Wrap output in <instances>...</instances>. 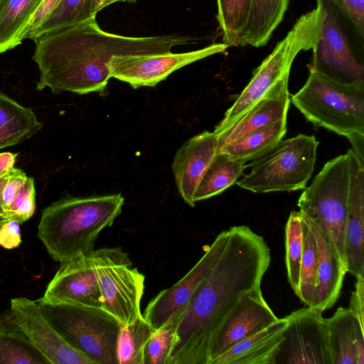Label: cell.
<instances>
[{
	"label": "cell",
	"mask_w": 364,
	"mask_h": 364,
	"mask_svg": "<svg viewBox=\"0 0 364 364\" xmlns=\"http://www.w3.org/2000/svg\"><path fill=\"white\" fill-rule=\"evenodd\" d=\"M225 249L180 316L167 364H207L218 328L238 301L261 286L270 249L247 225L233 226Z\"/></svg>",
	"instance_id": "6da1fadb"
},
{
	"label": "cell",
	"mask_w": 364,
	"mask_h": 364,
	"mask_svg": "<svg viewBox=\"0 0 364 364\" xmlns=\"http://www.w3.org/2000/svg\"><path fill=\"white\" fill-rule=\"evenodd\" d=\"M193 40L179 34L133 37L111 33L99 26L94 16L33 38V60L40 71L36 89L49 87L55 94L105 93L113 56L170 52Z\"/></svg>",
	"instance_id": "7a4b0ae2"
},
{
	"label": "cell",
	"mask_w": 364,
	"mask_h": 364,
	"mask_svg": "<svg viewBox=\"0 0 364 364\" xmlns=\"http://www.w3.org/2000/svg\"><path fill=\"white\" fill-rule=\"evenodd\" d=\"M124 203L120 193L60 198L43 209L38 237L60 263L92 252L99 234L112 225Z\"/></svg>",
	"instance_id": "3957f363"
},
{
	"label": "cell",
	"mask_w": 364,
	"mask_h": 364,
	"mask_svg": "<svg viewBox=\"0 0 364 364\" xmlns=\"http://www.w3.org/2000/svg\"><path fill=\"white\" fill-rule=\"evenodd\" d=\"M304 85L290 99L315 127L346 136L364 158V82L343 84L309 71Z\"/></svg>",
	"instance_id": "277c9868"
},
{
	"label": "cell",
	"mask_w": 364,
	"mask_h": 364,
	"mask_svg": "<svg viewBox=\"0 0 364 364\" xmlns=\"http://www.w3.org/2000/svg\"><path fill=\"white\" fill-rule=\"evenodd\" d=\"M37 301L49 323L73 348L95 364H118L117 340L122 325L102 306L43 297Z\"/></svg>",
	"instance_id": "5b68a950"
},
{
	"label": "cell",
	"mask_w": 364,
	"mask_h": 364,
	"mask_svg": "<svg viewBox=\"0 0 364 364\" xmlns=\"http://www.w3.org/2000/svg\"><path fill=\"white\" fill-rule=\"evenodd\" d=\"M318 31L309 71L343 84L364 82V38L336 0H317Z\"/></svg>",
	"instance_id": "8992f818"
},
{
	"label": "cell",
	"mask_w": 364,
	"mask_h": 364,
	"mask_svg": "<svg viewBox=\"0 0 364 364\" xmlns=\"http://www.w3.org/2000/svg\"><path fill=\"white\" fill-rule=\"evenodd\" d=\"M318 21L316 7L297 19L287 36L277 43L273 51L254 70L247 85L215 127V134L235 122L281 80L289 76L292 63L297 54L314 47L318 37Z\"/></svg>",
	"instance_id": "52a82bcc"
},
{
	"label": "cell",
	"mask_w": 364,
	"mask_h": 364,
	"mask_svg": "<svg viewBox=\"0 0 364 364\" xmlns=\"http://www.w3.org/2000/svg\"><path fill=\"white\" fill-rule=\"evenodd\" d=\"M349 188L347 154L327 161L300 195L299 212L332 244L345 269V226Z\"/></svg>",
	"instance_id": "ba28073f"
},
{
	"label": "cell",
	"mask_w": 364,
	"mask_h": 364,
	"mask_svg": "<svg viewBox=\"0 0 364 364\" xmlns=\"http://www.w3.org/2000/svg\"><path fill=\"white\" fill-rule=\"evenodd\" d=\"M319 142L313 135L281 140L247 166L250 172L235 183L257 193L304 190L311 177Z\"/></svg>",
	"instance_id": "9c48e42d"
},
{
	"label": "cell",
	"mask_w": 364,
	"mask_h": 364,
	"mask_svg": "<svg viewBox=\"0 0 364 364\" xmlns=\"http://www.w3.org/2000/svg\"><path fill=\"white\" fill-rule=\"evenodd\" d=\"M92 259L102 307L122 326L131 323L141 315L144 276L120 247L94 250Z\"/></svg>",
	"instance_id": "30bf717a"
},
{
	"label": "cell",
	"mask_w": 364,
	"mask_h": 364,
	"mask_svg": "<svg viewBox=\"0 0 364 364\" xmlns=\"http://www.w3.org/2000/svg\"><path fill=\"white\" fill-rule=\"evenodd\" d=\"M284 318L287 323L276 364H333L321 311L307 306Z\"/></svg>",
	"instance_id": "8fae6325"
},
{
	"label": "cell",
	"mask_w": 364,
	"mask_h": 364,
	"mask_svg": "<svg viewBox=\"0 0 364 364\" xmlns=\"http://www.w3.org/2000/svg\"><path fill=\"white\" fill-rule=\"evenodd\" d=\"M229 46L214 43L199 50L175 53L113 56L108 64L110 77L129 83L133 88L154 87L170 74L187 65L224 52Z\"/></svg>",
	"instance_id": "7c38bea8"
},
{
	"label": "cell",
	"mask_w": 364,
	"mask_h": 364,
	"mask_svg": "<svg viewBox=\"0 0 364 364\" xmlns=\"http://www.w3.org/2000/svg\"><path fill=\"white\" fill-rule=\"evenodd\" d=\"M229 235L228 230L220 232L202 257L178 282L161 290L148 304L144 318L158 329L182 312L202 282L222 255Z\"/></svg>",
	"instance_id": "4fadbf2b"
},
{
	"label": "cell",
	"mask_w": 364,
	"mask_h": 364,
	"mask_svg": "<svg viewBox=\"0 0 364 364\" xmlns=\"http://www.w3.org/2000/svg\"><path fill=\"white\" fill-rule=\"evenodd\" d=\"M278 318L264 299L261 287L254 288L238 301L218 328L209 347L207 364Z\"/></svg>",
	"instance_id": "5bb4252c"
},
{
	"label": "cell",
	"mask_w": 364,
	"mask_h": 364,
	"mask_svg": "<svg viewBox=\"0 0 364 364\" xmlns=\"http://www.w3.org/2000/svg\"><path fill=\"white\" fill-rule=\"evenodd\" d=\"M10 310L17 324L50 364H95L60 336L37 301L26 297L14 298Z\"/></svg>",
	"instance_id": "9a60e30c"
},
{
	"label": "cell",
	"mask_w": 364,
	"mask_h": 364,
	"mask_svg": "<svg viewBox=\"0 0 364 364\" xmlns=\"http://www.w3.org/2000/svg\"><path fill=\"white\" fill-rule=\"evenodd\" d=\"M349 188L345 226L346 273L364 276V161L347 151Z\"/></svg>",
	"instance_id": "2e32d148"
},
{
	"label": "cell",
	"mask_w": 364,
	"mask_h": 364,
	"mask_svg": "<svg viewBox=\"0 0 364 364\" xmlns=\"http://www.w3.org/2000/svg\"><path fill=\"white\" fill-rule=\"evenodd\" d=\"M43 297L102 306L92 252L60 263Z\"/></svg>",
	"instance_id": "e0dca14e"
},
{
	"label": "cell",
	"mask_w": 364,
	"mask_h": 364,
	"mask_svg": "<svg viewBox=\"0 0 364 364\" xmlns=\"http://www.w3.org/2000/svg\"><path fill=\"white\" fill-rule=\"evenodd\" d=\"M217 152L216 135L205 131L186 141L177 151L172 164L176 184L183 200L194 207L198 184Z\"/></svg>",
	"instance_id": "ac0fdd59"
},
{
	"label": "cell",
	"mask_w": 364,
	"mask_h": 364,
	"mask_svg": "<svg viewBox=\"0 0 364 364\" xmlns=\"http://www.w3.org/2000/svg\"><path fill=\"white\" fill-rule=\"evenodd\" d=\"M289 76L284 77L254 107L216 135L217 151L244 135L287 119L290 105Z\"/></svg>",
	"instance_id": "d6986e66"
},
{
	"label": "cell",
	"mask_w": 364,
	"mask_h": 364,
	"mask_svg": "<svg viewBox=\"0 0 364 364\" xmlns=\"http://www.w3.org/2000/svg\"><path fill=\"white\" fill-rule=\"evenodd\" d=\"M302 216L315 236L318 255L317 285L310 307L323 312L336 303L346 271L326 236L311 220Z\"/></svg>",
	"instance_id": "ffe728a7"
},
{
	"label": "cell",
	"mask_w": 364,
	"mask_h": 364,
	"mask_svg": "<svg viewBox=\"0 0 364 364\" xmlns=\"http://www.w3.org/2000/svg\"><path fill=\"white\" fill-rule=\"evenodd\" d=\"M286 318H278L254 335L235 344L211 364H276L287 326Z\"/></svg>",
	"instance_id": "44dd1931"
},
{
	"label": "cell",
	"mask_w": 364,
	"mask_h": 364,
	"mask_svg": "<svg viewBox=\"0 0 364 364\" xmlns=\"http://www.w3.org/2000/svg\"><path fill=\"white\" fill-rule=\"evenodd\" d=\"M50 363L17 324L10 309L0 312V364Z\"/></svg>",
	"instance_id": "7402d4cb"
},
{
	"label": "cell",
	"mask_w": 364,
	"mask_h": 364,
	"mask_svg": "<svg viewBox=\"0 0 364 364\" xmlns=\"http://www.w3.org/2000/svg\"><path fill=\"white\" fill-rule=\"evenodd\" d=\"M42 126L31 108L0 92V149L31 138Z\"/></svg>",
	"instance_id": "603a6c76"
},
{
	"label": "cell",
	"mask_w": 364,
	"mask_h": 364,
	"mask_svg": "<svg viewBox=\"0 0 364 364\" xmlns=\"http://www.w3.org/2000/svg\"><path fill=\"white\" fill-rule=\"evenodd\" d=\"M288 5L289 0H251L241 46H265L282 21Z\"/></svg>",
	"instance_id": "cb8c5ba5"
},
{
	"label": "cell",
	"mask_w": 364,
	"mask_h": 364,
	"mask_svg": "<svg viewBox=\"0 0 364 364\" xmlns=\"http://www.w3.org/2000/svg\"><path fill=\"white\" fill-rule=\"evenodd\" d=\"M325 321L333 364H357L355 336L360 328L364 330L357 317L349 309L339 307Z\"/></svg>",
	"instance_id": "d4e9b609"
},
{
	"label": "cell",
	"mask_w": 364,
	"mask_h": 364,
	"mask_svg": "<svg viewBox=\"0 0 364 364\" xmlns=\"http://www.w3.org/2000/svg\"><path fill=\"white\" fill-rule=\"evenodd\" d=\"M246 167L245 162L217 151L198 184L193 196L195 202L223 192L237 182Z\"/></svg>",
	"instance_id": "484cf974"
},
{
	"label": "cell",
	"mask_w": 364,
	"mask_h": 364,
	"mask_svg": "<svg viewBox=\"0 0 364 364\" xmlns=\"http://www.w3.org/2000/svg\"><path fill=\"white\" fill-rule=\"evenodd\" d=\"M286 132L287 119L279 121L251 132L218 151L224 152L232 159L245 163L253 161L269 152Z\"/></svg>",
	"instance_id": "4316f807"
},
{
	"label": "cell",
	"mask_w": 364,
	"mask_h": 364,
	"mask_svg": "<svg viewBox=\"0 0 364 364\" xmlns=\"http://www.w3.org/2000/svg\"><path fill=\"white\" fill-rule=\"evenodd\" d=\"M43 0H0V53L21 44L18 37Z\"/></svg>",
	"instance_id": "83f0119b"
},
{
	"label": "cell",
	"mask_w": 364,
	"mask_h": 364,
	"mask_svg": "<svg viewBox=\"0 0 364 364\" xmlns=\"http://www.w3.org/2000/svg\"><path fill=\"white\" fill-rule=\"evenodd\" d=\"M154 331L142 314L122 326L117 340L118 364H144V349Z\"/></svg>",
	"instance_id": "f1b7e54d"
},
{
	"label": "cell",
	"mask_w": 364,
	"mask_h": 364,
	"mask_svg": "<svg viewBox=\"0 0 364 364\" xmlns=\"http://www.w3.org/2000/svg\"><path fill=\"white\" fill-rule=\"evenodd\" d=\"M251 0H217V18L223 33V43L228 46H241Z\"/></svg>",
	"instance_id": "f546056e"
},
{
	"label": "cell",
	"mask_w": 364,
	"mask_h": 364,
	"mask_svg": "<svg viewBox=\"0 0 364 364\" xmlns=\"http://www.w3.org/2000/svg\"><path fill=\"white\" fill-rule=\"evenodd\" d=\"M303 218V216H302ZM304 247L296 296L306 306L312 304L317 285L318 255L315 236L303 218Z\"/></svg>",
	"instance_id": "4dcf8cb0"
},
{
	"label": "cell",
	"mask_w": 364,
	"mask_h": 364,
	"mask_svg": "<svg viewBox=\"0 0 364 364\" xmlns=\"http://www.w3.org/2000/svg\"><path fill=\"white\" fill-rule=\"evenodd\" d=\"M304 247L303 218L299 211H291L285 227L286 268L289 283L296 294Z\"/></svg>",
	"instance_id": "1f68e13d"
},
{
	"label": "cell",
	"mask_w": 364,
	"mask_h": 364,
	"mask_svg": "<svg viewBox=\"0 0 364 364\" xmlns=\"http://www.w3.org/2000/svg\"><path fill=\"white\" fill-rule=\"evenodd\" d=\"M94 16L92 0H60L32 39L50 31L87 20Z\"/></svg>",
	"instance_id": "d6a6232c"
},
{
	"label": "cell",
	"mask_w": 364,
	"mask_h": 364,
	"mask_svg": "<svg viewBox=\"0 0 364 364\" xmlns=\"http://www.w3.org/2000/svg\"><path fill=\"white\" fill-rule=\"evenodd\" d=\"M181 313L154 331L144 349V364H167Z\"/></svg>",
	"instance_id": "836d02e7"
},
{
	"label": "cell",
	"mask_w": 364,
	"mask_h": 364,
	"mask_svg": "<svg viewBox=\"0 0 364 364\" xmlns=\"http://www.w3.org/2000/svg\"><path fill=\"white\" fill-rule=\"evenodd\" d=\"M36 210V190L34 180L27 178L26 183L12 197L5 212L11 220L22 224L33 215Z\"/></svg>",
	"instance_id": "e575fe53"
},
{
	"label": "cell",
	"mask_w": 364,
	"mask_h": 364,
	"mask_svg": "<svg viewBox=\"0 0 364 364\" xmlns=\"http://www.w3.org/2000/svg\"><path fill=\"white\" fill-rule=\"evenodd\" d=\"M60 0H43L18 37L20 43L24 39L33 38L35 32L47 18Z\"/></svg>",
	"instance_id": "d590c367"
},
{
	"label": "cell",
	"mask_w": 364,
	"mask_h": 364,
	"mask_svg": "<svg viewBox=\"0 0 364 364\" xmlns=\"http://www.w3.org/2000/svg\"><path fill=\"white\" fill-rule=\"evenodd\" d=\"M357 33L364 38V0H336Z\"/></svg>",
	"instance_id": "8d00e7d4"
},
{
	"label": "cell",
	"mask_w": 364,
	"mask_h": 364,
	"mask_svg": "<svg viewBox=\"0 0 364 364\" xmlns=\"http://www.w3.org/2000/svg\"><path fill=\"white\" fill-rule=\"evenodd\" d=\"M21 242L20 224L11 220L0 226V246L11 250L18 247Z\"/></svg>",
	"instance_id": "74e56055"
},
{
	"label": "cell",
	"mask_w": 364,
	"mask_h": 364,
	"mask_svg": "<svg viewBox=\"0 0 364 364\" xmlns=\"http://www.w3.org/2000/svg\"><path fill=\"white\" fill-rule=\"evenodd\" d=\"M364 328V276L356 278L355 290L351 292L348 308Z\"/></svg>",
	"instance_id": "f35d334b"
},
{
	"label": "cell",
	"mask_w": 364,
	"mask_h": 364,
	"mask_svg": "<svg viewBox=\"0 0 364 364\" xmlns=\"http://www.w3.org/2000/svg\"><path fill=\"white\" fill-rule=\"evenodd\" d=\"M16 154L4 152L0 154V177L9 173L14 168Z\"/></svg>",
	"instance_id": "ab89813d"
},
{
	"label": "cell",
	"mask_w": 364,
	"mask_h": 364,
	"mask_svg": "<svg viewBox=\"0 0 364 364\" xmlns=\"http://www.w3.org/2000/svg\"><path fill=\"white\" fill-rule=\"evenodd\" d=\"M10 172L0 177V226L10 220L2 205V191L9 177Z\"/></svg>",
	"instance_id": "60d3db41"
},
{
	"label": "cell",
	"mask_w": 364,
	"mask_h": 364,
	"mask_svg": "<svg viewBox=\"0 0 364 364\" xmlns=\"http://www.w3.org/2000/svg\"><path fill=\"white\" fill-rule=\"evenodd\" d=\"M105 0H92V6L95 14L102 10V6Z\"/></svg>",
	"instance_id": "b9f144b4"
},
{
	"label": "cell",
	"mask_w": 364,
	"mask_h": 364,
	"mask_svg": "<svg viewBox=\"0 0 364 364\" xmlns=\"http://www.w3.org/2000/svg\"><path fill=\"white\" fill-rule=\"evenodd\" d=\"M135 0H105V1L103 2L102 6V9H103L104 8H105L115 2H119V1L133 2Z\"/></svg>",
	"instance_id": "7bdbcfd3"
}]
</instances>
